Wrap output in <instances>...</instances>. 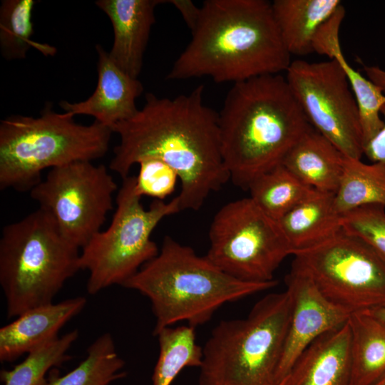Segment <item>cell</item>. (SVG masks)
Wrapping results in <instances>:
<instances>
[{"label":"cell","instance_id":"1","mask_svg":"<svg viewBox=\"0 0 385 385\" xmlns=\"http://www.w3.org/2000/svg\"><path fill=\"white\" fill-rule=\"evenodd\" d=\"M204 90L200 85L173 98L148 93L141 109L112 128L120 142L109 168L123 179L144 158L163 160L179 177L181 211L200 210L230 180L222 155L218 113L204 103Z\"/></svg>","mask_w":385,"mask_h":385},{"label":"cell","instance_id":"2","mask_svg":"<svg viewBox=\"0 0 385 385\" xmlns=\"http://www.w3.org/2000/svg\"><path fill=\"white\" fill-rule=\"evenodd\" d=\"M169 80L207 76L235 83L279 74L291 63L266 0H206Z\"/></svg>","mask_w":385,"mask_h":385},{"label":"cell","instance_id":"3","mask_svg":"<svg viewBox=\"0 0 385 385\" xmlns=\"http://www.w3.org/2000/svg\"><path fill=\"white\" fill-rule=\"evenodd\" d=\"M218 118L230 180L245 190L259 176L281 165L312 128L281 74L234 83Z\"/></svg>","mask_w":385,"mask_h":385},{"label":"cell","instance_id":"4","mask_svg":"<svg viewBox=\"0 0 385 385\" xmlns=\"http://www.w3.org/2000/svg\"><path fill=\"white\" fill-rule=\"evenodd\" d=\"M277 284L276 279L260 283L235 279L206 256L165 236L158 254L123 286L148 298L155 317V335L180 322L195 328L202 325L223 304Z\"/></svg>","mask_w":385,"mask_h":385},{"label":"cell","instance_id":"5","mask_svg":"<svg viewBox=\"0 0 385 385\" xmlns=\"http://www.w3.org/2000/svg\"><path fill=\"white\" fill-rule=\"evenodd\" d=\"M69 113H57L50 103L38 117L11 115L0 122V188L30 192L41 173L76 161L104 156L113 131L94 121L76 123Z\"/></svg>","mask_w":385,"mask_h":385},{"label":"cell","instance_id":"6","mask_svg":"<svg viewBox=\"0 0 385 385\" xmlns=\"http://www.w3.org/2000/svg\"><path fill=\"white\" fill-rule=\"evenodd\" d=\"M79 250L41 208L5 225L0 239V284L7 317L52 303L81 270Z\"/></svg>","mask_w":385,"mask_h":385},{"label":"cell","instance_id":"7","mask_svg":"<svg viewBox=\"0 0 385 385\" xmlns=\"http://www.w3.org/2000/svg\"><path fill=\"white\" fill-rule=\"evenodd\" d=\"M291 313L286 289L265 295L244 319L220 322L202 347L198 385H279Z\"/></svg>","mask_w":385,"mask_h":385},{"label":"cell","instance_id":"8","mask_svg":"<svg viewBox=\"0 0 385 385\" xmlns=\"http://www.w3.org/2000/svg\"><path fill=\"white\" fill-rule=\"evenodd\" d=\"M122 180L109 227L81 248L80 267L89 272L90 294L114 284L123 286L153 259L160 250L151 240L153 230L163 219L181 211L178 195L169 202L153 200L145 209L135 191V176Z\"/></svg>","mask_w":385,"mask_h":385},{"label":"cell","instance_id":"9","mask_svg":"<svg viewBox=\"0 0 385 385\" xmlns=\"http://www.w3.org/2000/svg\"><path fill=\"white\" fill-rule=\"evenodd\" d=\"M207 258L230 276L269 282L292 250L277 221L250 197L231 201L215 215Z\"/></svg>","mask_w":385,"mask_h":385},{"label":"cell","instance_id":"10","mask_svg":"<svg viewBox=\"0 0 385 385\" xmlns=\"http://www.w3.org/2000/svg\"><path fill=\"white\" fill-rule=\"evenodd\" d=\"M294 256L292 266L305 273L330 302L350 314L385 303V260L361 240L342 230Z\"/></svg>","mask_w":385,"mask_h":385},{"label":"cell","instance_id":"11","mask_svg":"<svg viewBox=\"0 0 385 385\" xmlns=\"http://www.w3.org/2000/svg\"><path fill=\"white\" fill-rule=\"evenodd\" d=\"M117 189L103 165L76 161L51 169L30 196L52 216L63 235L81 249L101 231L113 209Z\"/></svg>","mask_w":385,"mask_h":385},{"label":"cell","instance_id":"12","mask_svg":"<svg viewBox=\"0 0 385 385\" xmlns=\"http://www.w3.org/2000/svg\"><path fill=\"white\" fill-rule=\"evenodd\" d=\"M285 78L311 126L344 155L361 159L364 140L359 110L339 63L334 59L295 60Z\"/></svg>","mask_w":385,"mask_h":385},{"label":"cell","instance_id":"13","mask_svg":"<svg viewBox=\"0 0 385 385\" xmlns=\"http://www.w3.org/2000/svg\"><path fill=\"white\" fill-rule=\"evenodd\" d=\"M292 313L279 366V384L302 352L324 333L346 323L350 314L330 302L303 272L292 266L285 278Z\"/></svg>","mask_w":385,"mask_h":385},{"label":"cell","instance_id":"14","mask_svg":"<svg viewBox=\"0 0 385 385\" xmlns=\"http://www.w3.org/2000/svg\"><path fill=\"white\" fill-rule=\"evenodd\" d=\"M98 83L93 94L86 100L70 103L62 101L64 112L76 115H88L95 120L111 129L118 123L133 117L138 111L136 99L143 86L121 70L111 59L109 52L97 44Z\"/></svg>","mask_w":385,"mask_h":385},{"label":"cell","instance_id":"15","mask_svg":"<svg viewBox=\"0 0 385 385\" xmlns=\"http://www.w3.org/2000/svg\"><path fill=\"white\" fill-rule=\"evenodd\" d=\"M160 0H98L96 5L110 19L114 40L109 55L130 76L138 78Z\"/></svg>","mask_w":385,"mask_h":385},{"label":"cell","instance_id":"16","mask_svg":"<svg viewBox=\"0 0 385 385\" xmlns=\"http://www.w3.org/2000/svg\"><path fill=\"white\" fill-rule=\"evenodd\" d=\"M77 297L29 309L0 329V361H13L58 337L59 330L85 307Z\"/></svg>","mask_w":385,"mask_h":385},{"label":"cell","instance_id":"17","mask_svg":"<svg viewBox=\"0 0 385 385\" xmlns=\"http://www.w3.org/2000/svg\"><path fill=\"white\" fill-rule=\"evenodd\" d=\"M348 321L314 340L298 357L283 385H351Z\"/></svg>","mask_w":385,"mask_h":385},{"label":"cell","instance_id":"18","mask_svg":"<svg viewBox=\"0 0 385 385\" xmlns=\"http://www.w3.org/2000/svg\"><path fill=\"white\" fill-rule=\"evenodd\" d=\"M344 16L345 9L342 5L317 32L313 41V50L320 55L327 56L329 59L335 60L342 68L359 110L364 148L383 127L381 108L385 103V94L346 60L339 38Z\"/></svg>","mask_w":385,"mask_h":385},{"label":"cell","instance_id":"19","mask_svg":"<svg viewBox=\"0 0 385 385\" xmlns=\"http://www.w3.org/2000/svg\"><path fill=\"white\" fill-rule=\"evenodd\" d=\"M334 193L314 190L278 222L292 255L314 247L342 230Z\"/></svg>","mask_w":385,"mask_h":385},{"label":"cell","instance_id":"20","mask_svg":"<svg viewBox=\"0 0 385 385\" xmlns=\"http://www.w3.org/2000/svg\"><path fill=\"white\" fill-rule=\"evenodd\" d=\"M344 156L312 127L291 148L282 165L313 189L335 193L342 177Z\"/></svg>","mask_w":385,"mask_h":385},{"label":"cell","instance_id":"21","mask_svg":"<svg viewBox=\"0 0 385 385\" xmlns=\"http://www.w3.org/2000/svg\"><path fill=\"white\" fill-rule=\"evenodd\" d=\"M342 5L339 0L273 1V15L290 56L313 53L317 32Z\"/></svg>","mask_w":385,"mask_h":385},{"label":"cell","instance_id":"22","mask_svg":"<svg viewBox=\"0 0 385 385\" xmlns=\"http://www.w3.org/2000/svg\"><path fill=\"white\" fill-rule=\"evenodd\" d=\"M351 385H371L385 374V324L365 312L350 314Z\"/></svg>","mask_w":385,"mask_h":385},{"label":"cell","instance_id":"23","mask_svg":"<svg viewBox=\"0 0 385 385\" xmlns=\"http://www.w3.org/2000/svg\"><path fill=\"white\" fill-rule=\"evenodd\" d=\"M334 200L342 215L368 205L385 207V167L379 163L367 164L361 159L344 156Z\"/></svg>","mask_w":385,"mask_h":385},{"label":"cell","instance_id":"24","mask_svg":"<svg viewBox=\"0 0 385 385\" xmlns=\"http://www.w3.org/2000/svg\"><path fill=\"white\" fill-rule=\"evenodd\" d=\"M124 366L112 335L104 333L88 346L86 357L74 369L63 376L51 369L47 385H108L125 376L121 371Z\"/></svg>","mask_w":385,"mask_h":385},{"label":"cell","instance_id":"25","mask_svg":"<svg viewBox=\"0 0 385 385\" xmlns=\"http://www.w3.org/2000/svg\"><path fill=\"white\" fill-rule=\"evenodd\" d=\"M247 190L254 202L278 222L314 189L281 164L256 178Z\"/></svg>","mask_w":385,"mask_h":385},{"label":"cell","instance_id":"26","mask_svg":"<svg viewBox=\"0 0 385 385\" xmlns=\"http://www.w3.org/2000/svg\"><path fill=\"white\" fill-rule=\"evenodd\" d=\"M155 336L160 351L152 376L153 385H171L184 368L200 367L202 347L196 343L194 327H167Z\"/></svg>","mask_w":385,"mask_h":385},{"label":"cell","instance_id":"27","mask_svg":"<svg viewBox=\"0 0 385 385\" xmlns=\"http://www.w3.org/2000/svg\"><path fill=\"white\" fill-rule=\"evenodd\" d=\"M34 0H3L0 6V51L8 60H20L34 48L46 56L56 53L55 47L32 40Z\"/></svg>","mask_w":385,"mask_h":385},{"label":"cell","instance_id":"28","mask_svg":"<svg viewBox=\"0 0 385 385\" xmlns=\"http://www.w3.org/2000/svg\"><path fill=\"white\" fill-rule=\"evenodd\" d=\"M74 329L33 349L21 363L1 371L4 385H47L48 371L69 360L68 351L78 337Z\"/></svg>","mask_w":385,"mask_h":385},{"label":"cell","instance_id":"29","mask_svg":"<svg viewBox=\"0 0 385 385\" xmlns=\"http://www.w3.org/2000/svg\"><path fill=\"white\" fill-rule=\"evenodd\" d=\"M342 230L371 247L385 260V207L368 205L342 215Z\"/></svg>","mask_w":385,"mask_h":385},{"label":"cell","instance_id":"30","mask_svg":"<svg viewBox=\"0 0 385 385\" xmlns=\"http://www.w3.org/2000/svg\"><path fill=\"white\" fill-rule=\"evenodd\" d=\"M138 164L135 191L138 195L164 200L174 192L179 177L169 165L156 158H144Z\"/></svg>","mask_w":385,"mask_h":385},{"label":"cell","instance_id":"31","mask_svg":"<svg viewBox=\"0 0 385 385\" xmlns=\"http://www.w3.org/2000/svg\"><path fill=\"white\" fill-rule=\"evenodd\" d=\"M381 115L383 116V127L365 145L364 155L372 163H379L385 167V103L381 106Z\"/></svg>","mask_w":385,"mask_h":385},{"label":"cell","instance_id":"32","mask_svg":"<svg viewBox=\"0 0 385 385\" xmlns=\"http://www.w3.org/2000/svg\"><path fill=\"white\" fill-rule=\"evenodd\" d=\"M167 2L173 4L179 11L188 27L192 31L197 21L200 7L190 0H170Z\"/></svg>","mask_w":385,"mask_h":385},{"label":"cell","instance_id":"33","mask_svg":"<svg viewBox=\"0 0 385 385\" xmlns=\"http://www.w3.org/2000/svg\"><path fill=\"white\" fill-rule=\"evenodd\" d=\"M366 78L381 88L385 94V70L378 66L363 65Z\"/></svg>","mask_w":385,"mask_h":385},{"label":"cell","instance_id":"34","mask_svg":"<svg viewBox=\"0 0 385 385\" xmlns=\"http://www.w3.org/2000/svg\"><path fill=\"white\" fill-rule=\"evenodd\" d=\"M364 312L385 324V303Z\"/></svg>","mask_w":385,"mask_h":385},{"label":"cell","instance_id":"35","mask_svg":"<svg viewBox=\"0 0 385 385\" xmlns=\"http://www.w3.org/2000/svg\"><path fill=\"white\" fill-rule=\"evenodd\" d=\"M371 385H385V374Z\"/></svg>","mask_w":385,"mask_h":385},{"label":"cell","instance_id":"36","mask_svg":"<svg viewBox=\"0 0 385 385\" xmlns=\"http://www.w3.org/2000/svg\"><path fill=\"white\" fill-rule=\"evenodd\" d=\"M283 384H284V380L279 384V385H283Z\"/></svg>","mask_w":385,"mask_h":385}]
</instances>
